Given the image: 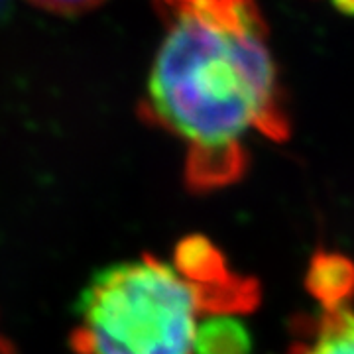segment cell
<instances>
[{"label": "cell", "instance_id": "4", "mask_svg": "<svg viewBox=\"0 0 354 354\" xmlns=\"http://www.w3.org/2000/svg\"><path fill=\"white\" fill-rule=\"evenodd\" d=\"M293 354H354L353 305L325 307Z\"/></svg>", "mask_w": 354, "mask_h": 354}, {"label": "cell", "instance_id": "7", "mask_svg": "<svg viewBox=\"0 0 354 354\" xmlns=\"http://www.w3.org/2000/svg\"><path fill=\"white\" fill-rule=\"evenodd\" d=\"M329 2H333V6L342 12L354 14V0H329Z\"/></svg>", "mask_w": 354, "mask_h": 354}, {"label": "cell", "instance_id": "1", "mask_svg": "<svg viewBox=\"0 0 354 354\" xmlns=\"http://www.w3.org/2000/svg\"><path fill=\"white\" fill-rule=\"evenodd\" d=\"M164 36L146 114L185 148L193 189L236 181L254 138L281 140L288 118L256 0H156Z\"/></svg>", "mask_w": 354, "mask_h": 354}, {"label": "cell", "instance_id": "5", "mask_svg": "<svg viewBox=\"0 0 354 354\" xmlns=\"http://www.w3.org/2000/svg\"><path fill=\"white\" fill-rule=\"evenodd\" d=\"M307 286L315 295L321 309L351 304V295L354 291L353 262L337 254L317 256L307 274Z\"/></svg>", "mask_w": 354, "mask_h": 354}, {"label": "cell", "instance_id": "6", "mask_svg": "<svg viewBox=\"0 0 354 354\" xmlns=\"http://www.w3.org/2000/svg\"><path fill=\"white\" fill-rule=\"evenodd\" d=\"M41 10L55 14H79L99 6L104 0H28Z\"/></svg>", "mask_w": 354, "mask_h": 354}, {"label": "cell", "instance_id": "3", "mask_svg": "<svg viewBox=\"0 0 354 354\" xmlns=\"http://www.w3.org/2000/svg\"><path fill=\"white\" fill-rule=\"evenodd\" d=\"M254 337L241 309H211L201 317L193 354H252Z\"/></svg>", "mask_w": 354, "mask_h": 354}, {"label": "cell", "instance_id": "8", "mask_svg": "<svg viewBox=\"0 0 354 354\" xmlns=\"http://www.w3.org/2000/svg\"><path fill=\"white\" fill-rule=\"evenodd\" d=\"M4 8H6V0H0V14L4 12Z\"/></svg>", "mask_w": 354, "mask_h": 354}, {"label": "cell", "instance_id": "2", "mask_svg": "<svg viewBox=\"0 0 354 354\" xmlns=\"http://www.w3.org/2000/svg\"><path fill=\"white\" fill-rule=\"evenodd\" d=\"M254 290L234 276L199 278L156 256L102 268L75 305L77 354H193L201 317L241 309Z\"/></svg>", "mask_w": 354, "mask_h": 354}]
</instances>
